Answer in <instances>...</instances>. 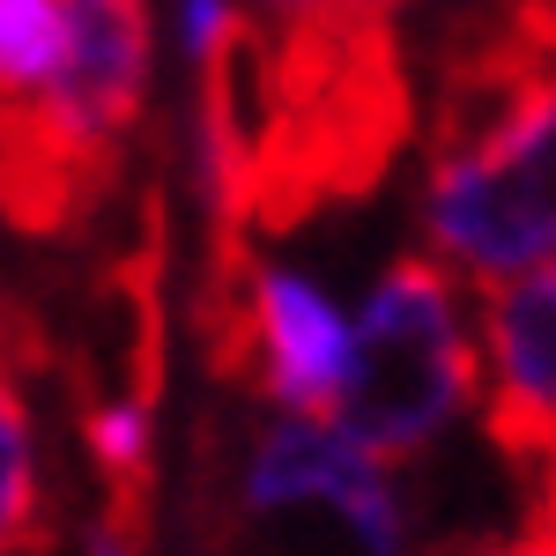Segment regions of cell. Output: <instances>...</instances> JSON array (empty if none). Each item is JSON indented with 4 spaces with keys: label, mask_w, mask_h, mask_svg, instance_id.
Instances as JSON below:
<instances>
[{
    "label": "cell",
    "mask_w": 556,
    "mask_h": 556,
    "mask_svg": "<svg viewBox=\"0 0 556 556\" xmlns=\"http://www.w3.org/2000/svg\"><path fill=\"white\" fill-rule=\"evenodd\" d=\"M416 127L408 52L386 15H260L238 0L193 60V186L215 238H282L386 178Z\"/></svg>",
    "instance_id": "obj_1"
},
{
    "label": "cell",
    "mask_w": 556,
    "mask_h": 556,
    "mask_svg": "<svg viewBox=\"0 0 556 556\" xmlns=\"http://www.w3.org/2000/svg\"><path fill=\"white\" fill-rule=\"evenodd\" d=\"M424 238L482 290L556 253V67L430 104Z\"/></svg>",
    "instance_id": "obj_2"
},
{
    "label": "cell",
    "mask_w": 556,
    "mask_h": 556,
    "mask_svg": "<svg viewBox=\"0 0 556 556\" xmlns=\"http://www.w3.org/2000/svg\"><path fill=\"white\" fill-rule=\"evenodd\" d=\"M149 89V8L141 0H67L60 75L8 104V223L60 238L112 201L127 134Z\"/></svg>",
    "instance_id": "obj_3"
},
{
    "label": "cell",
    "mask_w": 556,
    "mask_h": 556,
    "mask_svg": "<svg viewBox=\"0 0 556 556\" xmlns=\"http://www.w3.org/2000/svg\"><path fill=\"white\" fill-rule=\"evenodd\" d=\"M475 401V342L460 334L453 267L393 260L356 319V364L334 401V424L386 468L416 460L438 430Z\"/></svg>",
    "instance_id": "obj_4"
},
{
    "label": "cell",
    "mask_w": 556,
    "mask_h": 556,
    "mask_svg": "<svg viewBox=\"0 0 556 556\" xmlns=\"http://www.w3.org/2000/svg\"><path fill=\"white\" fill-rule=\"evenodd\" d=\"M482 334H490L482 430L497 460H513V475L542 482L556 460V260L490 290Z\"/></svg>",
    "instance_id": "obj_5"
},
{
    "label": "cell",
    "mask_w": 556,
    "mask_h": 556,
    "mask_svg": "<svg viewBox=\"0 0 556 556\" xmlns=\"http://www.w3.org/2000/svg\"><path fill=\"white\" fill-rule=\"evenodd\" d=\"M253 327H260V393L282 408H334L356 364V334L327 290L290 267H253Z\"/></svg>",
    "instance_id": "obj_6"
},
{
    "label": "cell",
    "mask_w": 556,
    "mask_h": 556,
    "mask_svg": "<svg viewBox=\"0 0 556 556\" xmlns=\"http://www.w3.org/2000/svg\"><path fill=\"white\" fill-rule=\"evenodd\" d=\"M371 468H386V460H371L342 424H327V416H290V424H275L253 445V460H245V505H253V513L342 505Z\"/></svg>",
    "instance_id": "obj_7"
},
{
    "label": "cell",
    "mask_w": 556,
    "mask_h": 556,
    "mask_svg": "<svg viewBox=\"0 0 556 556\" xmlns=\"http://www.w3.org/2000/svg\"><path fill=\"white\" fill-rule=\"evenodd\" d=\"M8 556H45L52 549V513H45V482H38V424L23 401V364H8Z\"/></svg>",
    "instance_id": "obj_8"
},
{
    "label": "cell",
    "mask_w": 556,
    "mask_h": 556,
    "mask_svg": "<svg viewBox=\"0 0 556 556\" xmlns=\"http://www.w3.org/2000/svg\"><path fill=\"white\" fill-rule=\"evenodd\" d=\"M67 60V0H0V83L8 104L38 97Z\"/></svg>",
    "instance_id": "obj_9"
},
{
    "label": "cell",
    "mask_w": 556,
    "mask_h": 556,
    "mask_svg": "<svg viewBox=\"0 0 556 556\" xmlns=\"http://www.w3.org/2000/svg\"><path fill=\"white\" fill-rule=\"evenodd\" d=\"M260 15H327V8H356V15H386L393 0H253Z\"/></svg>",
    "instance_id": "obj_10"
},
{
    "label": "cell",
    "mask_w": 556,
    "mask_h": 556,
    "mask_svg": "<svg viewBox=\"0 0 556 556\" xmlns=\"http://www.w3.org/2000/svg\"><path fill=\"white\" fill-rule=\"evenodd\" d=\"M497 556H556V527H527L519 542H505Z\"/></svg>",
    "instance_id": "obj_11"
},
{
    "label": "cell",
    "mask_w": 556,
    "mask_h": 556,
    "mask_svg": "<svg viewBox=\"0 0 556 556\" xmlns=\"http://www.w3.org/2000/svg\"><path fill=\"white\" fill-rule=\"evenodd\" d=\"M89 556H141V542L119 534V527H97V534H89Z\"/></svg>",
    "instance_id": "obj_12"
},
{
    "label": "cell",
    "mask_w": 556,
    "mask_h": 556,
    "mask_svg": "<svg viewBox=\"0 0 556 556\" xmlns=\"http://www.w3.org/2000/svg\"><path fill=\"white\" fill-rule=\"evenodd\" d=\"M527 527H556V460H549V475L534 482V519Z\"/></svg>",
    "instance_id": "obj_13"
}]
</instances>
